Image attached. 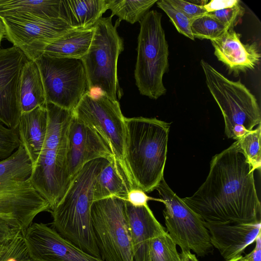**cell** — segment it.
Here are the masks:
<instances>
[{
  "label": "cell",
  "mask_w": 261,
  "mask_h": 261,
  "mask_svg": "<svg viewBox=\"0 0 261 261\" xmlns=\"http://www.w3.org/2000/svg\"><path fill=\"white\" fill-rule=\"evenodd\" d=\"M254 171L237 140L213 158L208 174L196 192L181 199L203 221L259 222Z\"/></svg>",
  "instance_id": "6da1fadb"
},
{
  "label": "cell",
  "mask_w": 261,
  "mask_h": 261,
  "mask_svg": "<svg viewBox=\"0 0 261 261\" xmlns=\"http://www.w3.org/2000/svg\"><path fill=\"white\" fill-rule=\"evenodd\" d=\"M109 162L98 158L86 163L71 179L65 194L50 213L54 228L64 238L100 258L92 225L91 207L96 178Z\"/></svg>",
  "instance_id": "7a4b0ae2"
},
{
  "label": "cell",
  "mask_w": 261,
  "mask_h": 261,
  "mask_svg": "<svg viewBox=\"0 0 261 261\" xmlns=\"http://www.w3.org/2000/svg\"><path fill=\"white\" fill-rule=\"evenodd\" d=\"M125 161L137 188L155 190L164 178L170 123L156 118H125Z\"/></svg>",
  "instance_id": "3957f363"
},
{
  "label": "cell",
  "mask_w": 261,
  "mask_h": 261,
  "mask_svg": "<svg viewBox=\"0 0 261 261\" xmlns=\"http://www.w3.org/2000/svg\"><path fill=\"white\" fill-rule=\"evenodd\" d=\"M47 129L45 142L30 181L35 189L55 208L67 191L70 180L66 172L68 128L73 112L46 102Z\"/></svg>",
  "instance_id": "277c9868"
},
{
  "label": "cell",
  "mask_w": 261,
  "mask_h": 261,
  "mask_svg": "<svg viewBox=\"0 0 261 261\" xmlns=\"http://www.w3.org/2000/svg\"><path fill=\"white\" fill-rule=\"evenodd\" d=\"M112 16L101 17L94 25L89 49L81 59L86 75L88 91L103 93L115 101L123 93L117 76V62L124 49L123 39L117 32L120 21L112 23Z\"/></svg>",
  "instance_id": "5b68a950"
},
{
  "label": "cell",
  "mask_w": 261,
  "mask_h": 261,
  "mask_svg": "<svg viewBox=\"0 0 261 261\" xmlns=\"http://www.w3.org/2000/svg\"><path fill=\"white\" fill-rule=\"evenodd\" d=\"M162 17L161 13L152 10L139 21L140 29L134 71L140 93L154 99L167 92L163 78L169 69V48Z\"/></svg>",
  "instance_id": "8992f818"
},
{
  "label": "cell",
  "mask_w": 261,
  "mask_h": 261,
  "mask_svg": "<svg viewBox=\"0 0 261 261\" xmlns=\"http://www.w3.org/2000/svg\"><path fill=\"white\" fill-rule=\"evenodd\" d=\"M200 65L207 87L222 112L227 138L237 140L260 124L257 101L240 81L229 80L203 60Z\"/></svg>",
  "instance_id": "52a82bcc"
},
{
  "label": "cell",
  "mask_w": 261,
  "mask_h": 261,
  "mask_svg": "<svg viewBox=\"0 0 261 261\" xmlns=\"http://www.w3.org/2000/svg\"><path fill=\"white\" fill-rule=\"evenodd\" d=\"M73 114L96 131L107 144L129 191L137 188L125 161V117L119 101L103 93L87 91Z\"/></svg>",
  "instance_id": "ba28073f"
},
{
  "label": "cell",
  "mask_w": 261,
  "mask_h": 261,
  "mask_svg": "<svg viewBox=\"0 0 261 261\" xmlns=\"http://www.w3.org/2000/svg\"><path fill=\"white\" fill-rule=\"evenodd\" d=\"M91 217L100 258L103 261H134L125 201L117 197L95 201L92 205Z\"/></svg>",
  "instance_id": "9c48e42d"
},
{
  "label": "cell",
  "mask_w": 261,
  "mask_h": 261,
  "mask_svg": "<svg viewBox=\"0 0 261 261\" xmlns=\"http://www.w3.org/2000/svg\"><path fill=\"white\" fill-rule=\"evenodd\" d=\"M156 190L165 205L163 215L166 231L181 251H193L204 257L214 247L203 221L175 193L163 178Z\"/></svg>",
  "instance_id": "30bf717a"
},
{
  "label": "cell",
  "mask_w": 261,
  "mask_h": 261,
  "mask_svg": "<svg viewBox=\"0 0 261 261\" xmlns=\"http://www.w3.org/2000/svg\"><path fill=\"white\" fill-rule=\"evenodd\" d=\"M34 61L41 75L46 102L73 112L88 91L86 75L81 59L42 55Z\"/></svg>",
  "instance_id": "8fae6325"
},
{
  "label": "cell",
  "mask_w": 261,
  "mask_h": 261,
  "mask_svg": "<svg viewBox=\"0 0 261 261\" xmlns=\"http://www.w3.org/2000/svg\"><path fill=\"white\" fill-rule=\"evenodd\" d=\"M5 37L30 60L42 55L45 46L72 29L63 20L29 15L1 18Z\"/></svg>",
  "instance_id": "7c38bea8"
},
{
  "label": "cell",
  "mask_w": 261,
  "mask_h": 261,
  "mask_svg": "<svg viewBox=\"0 0 261 261\" xmlns=\"http://www.w3.org/2000/svg\"><path fill=\"white\" fill-rule=\"evenodd\" d=\"M21 234L35 261H103L86 253L43 223H32Z\"/></svg>",
  "instance_id": "4fadbf2b"
},
{
  "label": "cell",
  "mask_w": 261,
  "mask_h": 261,
  "mask_svg": "<svg viewBox=\"0 0 261 261\" xmlns=\"http://www.w3.org/2000/svg\"><path fill=\"white\" fill-rule=\"evenodd\" d=\"M50 211L49 204L30 179L0 187V218L21 231L39 213Z\"/></svg>",
  "instance_id": "5bb4252c"
},
{
  "label": "cell",
  "mask_w": 261,
  "mask_h": 261,
  "mask_svg": "<svg viewBox=\"0 0 261 261\" xmlns=\"http://www.w3.org/2000/svg\"><path fill=\"white\" fill-rule=\"evenodd\" d=\"M28 60L15 46L0 49V122L9 128H17L21 114L20 83Z\"/></svg>",
  "instance_id": "9a60e30c"
},
{
  "label": "cell",
  "mask_w": 261,
  "mask_h": 261,
  "mask_svg": "<svg viewBox=\"0 0 261 261\" xmlns=\"http://www.w3.org/2000/svg\"><path fill=\"white\" fill-rule=\"evenodd\" d=\"M98 158L116 163L112 151L103 139L73 114L68 128L66 152V172L70 181L84 165Z\"/></svg>",
  "instance_id": "2e32d148"
},
{
  "label": "cell",
  "mask_w": 261,
  "mask_h": 261,
  "mask_svg": "<svg viewBox=\"0 0 261 261\" xmlns=\"http://www.w3.org/2000/svg\"><path fill=\"white\" fill-rule=\"evenodd\" d=\"M211 243L225 260L241 255L260 233V222L255 223H216L203 221Z\"/></svg>",
  "instance_id": "e0dca14e"
},
{
  "label": "cell",
  "mask_w": 261,
  "mask_h": 261,
  "mask_svg": "<svg viewBox=\"0 0 261 261\" xmlns=\"http://www.w3.org/2000/svg\"><path fill=\"white\" fill-rule=\"evenodd\" d=\"M214 54L229 72L239 74L254 69L260 61V54L255 42L243 44L240 35L229 29L220 38L211 41Z\"/></svg>",
  "instance_id": "ac0fdd59"
},
{
  "label": "cell",
  "mask_w": 261,
  "mask_h": 261,
  "mask_svg": "<svg viewBox=\"0 0 261 261\" xmlns=\"http://www.w3.org/2000/svg\"><path fill=\"white\" fill-rule=\"evenodd\" d=\"M126 213L134 261H147L151 240L166 231L148 205L135 207L126 201Z\"/></svg>",
  "instance_id": "d6986e66"
},
{
  "label": "cell",
  "mask_w": 261,
  "mask_h": 261,
  "mask_svg": "<svg viewBox=\"0 0 261 261\" xmlns=\"http://www.w3.org/2000/svg\"><path fill=\"white\" fill-rule=\"evenodd\" d=\"M47 123L45 105L21 114L17 129L21 143L32 162V169L37 163L45 142Z\"/></svg>",
  "instance_id": "ffe728a7"
},
{
  "label": "cell",
  "mask_w": 261,
  "mask_h": 261,
  "mask_svg": "<svg viewBox=\"0 0 261 261\" xmlns=\"http://www.w3.org/2000/svg\"><path fill=\"white\" fill-rule=\"evenodd\" d=\"M108 9V0H61L60 18L72 29H88Z\"/></svg>",
  "instance_id": "44dd1931"
},
{
  "label": "cell",
  "mask_w": 261,
  "mask_h": 261,
  "mask_svg": "<svg viewBox=\"0 0 261 261\" xmlns=\"http://www.w3.org/2000/svg\"><path fill=\"white\" fill-rule=\"evenodd\" d=\"M94 29V26L85 30L71 29L48 44L42 55L57 58L81 59L89 49Z\"/></svg>",
  "instance_id": "7402d4cb"
},
{
  "label": "cell",
  "mask_w": 261,
  "mask_h": 261,
  "mask_svg": "<svg viewBox=\"0 0 261 261\" xmlns=\"http://www.w3.org/2000/svg\"><path fill=\"white\" fill-rule=\"evenodd\" d=\"M19 97L21 114L45 105V94L41 75L34 61L29 60L23 68Z\"/></svg>",
  "instance_id": "603a6c76"
},
{
  "label": "cell",
  "mask_w": 261,
  "mask_h": 261,
  "mask_svg": "<svg viewBox=\"0 0 261 261\" xmlns=\"http://www.w3.org/2000/svg\"><path fill=\"white\" fill-rule=\"evenodd\" d=\"M60 3L61 0H0V18L29 15L59 18Z\"/></svg>",
  "instance_id": "cb8c5ba5"
},
{
  "label": "cell",
  "mask_w": 261,
  "mask_h": 261,
  "mask_svg": "<svg viewBox=\"0 0 261 261\" xmlns=\"http://www.w3.org/2000/svg\"><path fill=\"white\" fill-rule=\"evenodd\" d=\"M129 190L116 164L109 162L97 176L93 190V200L117 197L125 199Z\"/></svg>",
  "instance_id": "d4e9b609"
},
{
  "label": "cell",
  "mask_w": 261,
  "mask_h": 261,
  "mask_svg": "<svg viewBox=\"0 0 261 261\" xmlns=\"http://www.w3.org/2000/svg\"><path fill=\"white\" fill-rule=\"evenodd\" d=\"M32 171V162L21 144L11 156L0 161V187L28 180Z\"/></svg>",
  "instance_id": "484cf974"
},
{
  "label": "cell",
  "mask_w": 261,
  "mask_h": 261,
  "mask_svg": "<svg viewBox=\"0 0 261 261\" xmlns=\"http://www.w3.org/2000/svg\"><path fill=\"white\" fill-rule=\"evenodd\" d=\"M157 0H108V9L112 12L111 16L118 17L119 21L124 20L131 24L140 21Z\"/></svg>",
  "instance_id": "4316f807"
},
{
  "label": "cell",
  "mask_w": 261,
  "mask_h": 261,
  "mask_svg": "<svg viewBox=\"0 0 261 261\" xmlns=\"http://www.w3.org/2000/svg\"><path fill=\"white\" fill-rule=\"evenodd\" d=\"M147 261H180L176 245L166 231L151 240Z\"/></svg>",
  "instance_id": "83f0119b"
},
{
  "label": "cell",
  "mask_w": 261,
  "mask_h": 261,
  "mask_svg": "<svg viewBox=\"0 0 261 261\" xmlns=\"http://www.w3.org/2000/svg\"><path fill=\"white\" fill-rule=\"evenodd\" d=\"M228 29L217 19L205 14L194 19L191 31L194 38L215 40L222 37Z\"/></svg>",
  "instance_id": "f1b7e54d"
},
{
  "label": "cell",
  "mask_w": 261,
  "mask_h": 261,
  "mask_svg": "<svg viewBox=\"0 0 261 261\" xmlns=\"http://www.w3.org/2000/svg\"><path fill=\"white\" fill-rule=\"evenodd\" d=\"M260 124L255 129L249 132L237 140L254 170L261 166Z\"/></svg>",
  "instance_id": "f546056e"
},
{
  "label": "cell",
  "mask_w": 261,
  "mask_h": 261,
  "mask_svg": "<svg viewBox=\"0 0 261 261\" xmlns=\"http://www.w3.org/2000/svg\"><path fill=\"white\" fill-rule=\"evenodd\" d=\"M156 3L158 7L170 18L179 33L192 40H195L191 31L192 19L173 6L167 0L158 1Z\"/></svg>",
  "instance_id": "4dcf8cb0"
},
{
  "label": "cell",
  "mask_w": 261,
  "mask_h": 261,
  "mask_svg": "<svg viewBox=\"0 0 261 261\" xmlns=\"http://www.w3.org/2000/svg\"><path fill=\"white\" fill-rule=\"evenodd\" d=\"M0 261H35L30 257L22 235L16 236L0 251Z\"/></svg>",
  "instance_id": "1f68e13d"
},
{
  "label": "cell",
  "mask_w": 261,
  "mask_h": 261,
  "mask_svg": "<svg viewBox=\"0 0 261 261\" xmlns=\"http://www.w3.org/2000/svg\"><path fill=\"white\" fill-rule=\"evenodd\" d=\"M21 144L17 128H9L0 122V161L11 156Z\"/></svg>",
  "instance_id": "d6a6232c"
},
{
  "label": "cell",
  "mask_w": 261,
  "mask_h": 261,
  "mask_svg": "<svg viewBox=\"0 0 261 261\" xmlns=\"http://www.w3.org/2000/svg\"><path fill=\"white\" fill-rule=\"evenodd\" d=\"M240 1L234 6L207 13L206 14L217 19L229 29L237 25L245 13Z\"/></svg>",
  "instance_id": "836d02e7"
},
{
  "label": "cell",
  "mask_w": 261,
  "mask_h": 261,
  "mask_svg": "<svg viewBox=\"0 0 261 261\" xmlns=\"http://www.w3.org/2000/svg\"><path fill=\"white\" fill-rule=\"evenodd\" d=\"M167 1L192 20L207 13L203 5H197L182 0H167Z\"/></svg>",
  "instance_id": "e575fe53"
},
{
  "label": "cell",
  "mask_w": 261,
  "mask_h": 261,
  "mask_svg": "<svg viewBox=\"0 0 261 261\" xmlns=\"http://www.w3.org/2000/svg\"><path fill=\"white\" fill-rule=\"evenodd\" d=\"M151 200L162 202L161 199H156L149 197L144 191L139 188L133 189L129 190L124 199L125 201L135 207L147 205V202Z\"/></svg>",
  "instance_id": "d590c367"
},
{
  "label": "cell",
  "mask_w": 261,
  "mask_h": 261,
  "mask_svg": "<svg viewBox=\"0 0 261 261\" xmlns=\"http://www.w3.org/2000/svg\"><path fill=\"white\" fill-rule=\"evenodd\" d=\"M20 232V229L0 218V249Z\"/></svg>",
  "instance_id": "8d00e7d4"
},
{
  "label": "cell",
  "mask_w": 261,
  "mask_h": 261,
  "mask_svg": "<svg viewBox=\"0 0 261 261\" xmlns=\"http://www.w3.org/2000/svg\"><path fill=\"white\" fill-rule=\"evenodd\" d=\"M239 2L238 0H212L203 6L208 13L232 7Z\"/></svg>",
  "instance_id": "74e56055"
},
{
  "label": "cell",
  "mask_w": 261,
  "mask_h": 261,
  "mask_svg": "<svg viewBox=\"0 0 261 261\" xmlns=\"http://www.w3.org/2000/svg\"><path fill=\"white\" fill-rule=\"evenodd\" d=\"M255 246L249 254L243 256L242 260L244 261H261V234L257 236L255 240Z\"/></svg>",
  "instance_id": "f35d334b"
},
{
  "label": "cell",
  "mask_w": 261,
  "mask_h": 261,
  "mask_svg": "<svg viewBox=\"0 0 261 261\" xmlns=\"http://www.w3.org/2000/svg\"><path fill=\"white\" fill-rule=\"evenodd\" d=\"M179 255L180 261H198L195 255L190 251H181Z\"/></svg>",
  "instance_id": "ab89813d"
},
{
  "label": "cell",
  "mask_w": 261,
  "mask_h": 261,
  "mask_svg": "<svg viewBox=\"0 0 261 261\" xmlns=\"http://www.w3.org/2000/svg\"><path fill=\"white\" fill-rule=\"evenodd\" d=\"M5 29L4 27V23L0 18V47L1 45V42L2 40L4 37H5Z\"/></svg>",
  "instance_id": "60d3db41"
},
{
  "label": "cell",
  "mask_w": 261,
  "mask_h": 261,
  "mask_svg": "<svg viewBox=\"0 0 261 261\" xmlns=\"http://www.w3.org/2000/svg\"><path fill=\"white\" fill-rule=\"evenodd\" d=\"M242 256H243L241 255L237 256L232 259H230L229 260H225V261H239L242 258Z\"/></svg>",
  "instance_id": "b9f144b4"
},
{
  "label": "cell",
  "mask_w": 261,
  "mask_h": 261,
  "mask_svg": "<svg viewBox=\"0 0 261 261\" xmlns=\"http://www.w3.org/2000/svg\"><path fill=\"white\" fill-rule=\"evenodd\" d=\"M242 257H243V256H242ZM239 261H244V260H242V259H241Z\"/></svg>",
  "instance_id": "7bdbcfd3"
},
{
  "label": "cell",
  "mask_w": 261,
  "mask_h": 261,
  "mask_svg": "<svg viewBox=\"0 0 261 261\" xmlns=\"http://www.w3.org/2000/svg\"><path fill=\"white\" fill-rule=\"evenodd\" d=\"M1 250V249H0Z\"/></svg>",
  "instance_id": "ee69618b"
}]
</instances>
